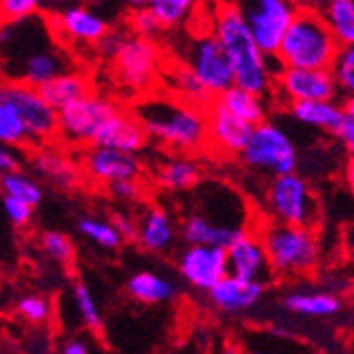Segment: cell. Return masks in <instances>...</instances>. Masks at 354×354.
I'll list each match as a JSON object with an SVG mask.
<instances>
[{
    "instance_id": "d6986e66",
    "label": "cell",
    "mask_w": 354,
    "mask_h": 354,
    "mask_svg": "<svg viewBox=\"0 0 354 354\" xmlns=\"http://www.w3.org/2000/svg\"><path fill=\"white\" fill-rule=\"evenodd\" d=\"M147 142L149 136L140 121L130 113L119 111L102 125V130L98 132L91 147H109L130 155H138L147 147Z\"/></svg>"
},
{
    "instance_id": "8d00e7d4",
    "label": "cell",
    "mask_w": 354,
    "mask_h": 354,
    "mask_svg": "<svg viewBox=\"0 0 354 354\" xmlns=\"http://www.w3.org/2000/svg\"><path fill=\"white\" fill-rule=\"evenodd\" d=\"M331 73L335 77L339 93H344L346 98H354V45L339 49Z\"/></svg>"
},
{
    "instance_id": "cb8c5ba5",
    "label": "cell",
    "mask_w": 354,
    "mask_h": 354,
    "mask_svg": "<svg viewBox=\"0 0 354 354\" xmlns=\"http://www.w3.org/2000/svg\"><path fill=\"white\" fill-rule=\"evenodd\" d=\"M127 295L145 306L168 304L178 295V286L174 280L155 274V272H136L127 278Z\"/></svg>"
},
{
    "instance_id": "e0dca14e",
    "label": "cell",
    "mask_w": 354,
    "mask_h": 354,
    "mask_svg": "<svg viewBox=\"0 0 354 354\" xmlns=\"http://www.w3.org/2000/svg\"><path fill=\"white\" fill-rule=\"evenodd\" d=\"M266 295V282L242 280L238 276L223 278L208 293L210 304L223 314H244L261 304Z\"/></svg>"
},
{
    "instance_id": "603a6c76",
    "label": "cell",
    "mask_w": 354,
    "mask_h": 354,
    "mask_svg": "<svg viewBox=\"0 0 354 354\" xmlns=\"http://www.w3.org/2000/svg\"><path fill=\"white\" fill-rule=\"evenodd\" d=\"M155 180L166 191L183 193V191H191L200 187L202 170L196 159H191L189 155H174L157 166Z\"/></svg>"
},
{
    "instance_id": "ffe728a7",
    "label": "cell",
    "mask_w": 354,
    "mask_h": 354,
    "mask_svg": "<svg viewBox=\"0 0 354 354\" xmlns=\"http://www.w3.org/2000/svg\"><path fill=\"white\" fill-rule=\"evenodd\" d=\"M178 230L174 216L159 206H151L142 212L138 218V244L153 254H164L168 252L176 242Z\"/></svg>"
},
{
    "instance_id": "d590c367",
    "label": "cell",
    "mask_w": 354,
    "mask_h": 354,
    "mask_svg": "<svg viewBox=\"0 0 354 354\" xmlns=\"http://www.w3.org/2000/svg\"><path fill=\"white\" fill-rule=\"evenodd\" d=\"M28 138H30L28 130L24 121L19 119V115L15 113V109L0 100V145L17 147L26 142Z\"/></svg>"
},
{
    "instance_id": "74e56055",
    "label": "cell",
    "mask_w": 354,
    "mask_h": 354,
    "mask_svg": "<svg viewBox=\"0 0 354 354\" xmlns=\"http://www.w3.org/2000/svg\"><path fill=\"white\" fill-rule=\"evenodd\" d=\"M43 250L57 263H71L75 259V242L62 232H45L41 238Z\"/></svg>"
},
{
    "instance_id": "5b68a950",
    "label": "cell",
    "mask_w": 354,
    "mask_h": 354,
    "mask_svg": "<svg viewBox=\"0 0 354 354\" xmlns=\"http://www.w3.org/2000/svg\"><path fill=\"white\" fill-rule=\"evenodd\" d=\"M261 240L268 250L270 270L276 274H306L320 261V240L310 227H288L272 223Z\"/></svg>"
},
{
    "instance_id": "30bf717a",
    "label": "cell",
    "mask_w": 354,
    "mask_h": 354,
    "mask_svg": "<svg viewBox=\"0 0 354 354\" xmlns=\"http://www.w3.org/2000/svg\"><path fill=\"white\" fill-rule=\"evenodd\" d=\"M0 100L15 109L32 140H47L57 134L59 113L43 98L37 87L24 83L0 85Z\"/></svg>"
},
{
    "instance_id": "ba28073f",
    "label": "cell",
    "mask_w": 354,
    "mask_h": 354,
    "mask_svg": "<svg viewBox=\"0 0 354 354\" xmlns=\"http://www.w3.org/2000/svg\"><path fill=\"white\" fill-rule=\"evenodd\" d=\"M242 9L257 47L270 59H276L299 5L288 3V0H257V3L242 5Z\"/></svg>"
},
{
    "instance_id": "44dd1931",
    "label": "cell",
    "mask_w": 354,
    "mask_h": 354,
    "mask_svg": "<svg viewBox=\"0 0 354 354\" xmlns=\"http://www.w3.org/2000/svg\"><path fill=\"white\" fill-rule=\"evenodd\" d=\"M57 28L62 35L77 43H100L109 32L106 19L87 7H66L62 9L55 17Z\"/></svg>"
},
{
    "instance_id": "ee69618b",
    "label": "cell",
    "mask_w": 354,
    "mask_h": 354,
    "mask_svg": "<svg viewBox=\"0 0 354 354\" xmlns=\"http://www.w3.org/2000/svg\"><path fill=\"white\" fill-rule=\"evenodd\" d=\"M113 225H115V230L119 232L123 242L138 240V221L134 216L125 214V212H117L113 218Z\"/></svg>"
},
{
    "instance_id": "9a60e30c",
    "label": "cell",
    "mask_w": 354,
    "mask_h": 354,
    "mask_svg": "<svg viewBox=\"0 0 354 354\" xmlns=\"http://www.w3.org/2000/svg\"><path fill=\"white\" fill-rule=\"evenodd\" d=\"M83 170L95 183L111 187L121 180H136L140 176L142 164L138 155H130L109 147H91L85 153Z\"/></svg>"
},
{
    "instance_id": "4fadbf2b",
    "label": "cell",
    "mask_w": 354,
    "mask_h": 354,
    "mask_svg": "<svg viewBox=\"0 0 354 354\" xmlns=\"http://www.w3.org/2000/svg\"><path fill=\"white\" fill-rule=\"evenodd\" d=\"M178 274L191 288L210 293L230 276L227 250L218 246H187L178 254Z\"/></svg>"
},
{
    "instance_id": "c3c4849f",
    "label": "cell",
    "mask_w": 354,
    "mask_h": 354,
    "mask_svg": "<svg viewBox=\"0 0 354 354\" xmlns=\"http://www.w3.org/2000/svg\"><path fill=\"white\" fill-rule=\"evenodd\" d=\"M59 354H89V348L83 339H68Z\"/></svg>"
},
{
    "instance_id": "681fc988",
    "label": "cell",
    "mask_w": 354,
    "mask_h": 354,
    "mask_svg": "<svg viewBox=\"0 0 354 354\" xmlns=\"http://www.w3.org/2000/svg\"><path fill=\"white\" fill-rule=\"evenodd\" d=\"M344 183L354 193V155H348V159L344 162Z\"/></svg>"
},
{
    "instance_id": "836d02e7",
    "label": "cell",
    "mask_w": 354,
    "mask_h": 354,
    "mask_svg": "<svg viewBox=\"0 0 354 354\" xmlns=\"http://www.w3.org/2000/svg\"><path fill=\"white\" fill-rule=\"evenodd\" d=\"M79 232L83 234V238H87L89 242H93L95 246H100L104 250H117L123 242L119 232L115 230V225L104 218H93V216L81 218Z\"/></svg>"
},
{
    "instance_id": "f1b7e54d",
    "label": "cell",
    "mask_w": 354,
    "mask_h": 354,
    "mask_svg": "<svg viewBox=\"0 0 354 354\" xmlns=\"http://www.w3.org/2000/svg\"><path fill=\"white\" fill-rule=\"evenodd\" d=\"M216 102L232 113L234 117L242 119L248 125H261L263 121H268V102L261 95H254L242 87H232L225 93H221Z\"/></svg>"
},
{
    "instance_id": "7402d4cb",
    "label": "cell",
    "mask_w": 354,
    "mask_h": 354,
    "mask_svg": "<svg viewBox=\"0 0 354 354\" xmlns=\"http://www.w3.org/2000/svg\"><path fill=\"white\" fill-rule=\"evenodd\" d=\"M244 227H225L206 218L202 212L189 214L180 225V236L187 246H218L227 250L240 236H244Z\"/></svg>"
},
{
    "instance_id": "f5cc1de1",
    "label": "cell",
    "mask_w": 354,
    "mask_h": 354,
    "mask_svg": "<svg viewBox=\"0 0 354 354\" xmlns=\"http://www.w3.org/2000/svg\"><path fill=\"white\" fill-rule=\"evenodd\" d=\"M0 24H3V13H0Z\"/></svg>"
},
{
    "instance_id": "1f68e13d",
    "label": "cell",
    "mask_w": 354,
    "mask_h": 354,
    "mask_svg": "<svg viewBox=\"0 0 354 354\" xmlns=\"http://www.w3.org/2000/svg\"><path fill=\"white\" fill-rule=\"evenodd\" d=\"M0 191H3L5 198L21 200V202L30 204L32 208H37L43 200L41 185L35 178H30L21 172H9V174L0 176Z\"/></svg>"
},
{
    "instance_id": "ab89813d",
    "label": "cell",
    "mask_w": 354,
    "mask_h": 354,
    "mask_svg": "<svg viewBox=\"0 0 354 354\" xmlns=\"http://www.w3.org/2000/svg\"><path fill=\"white\" fill-rule=\"evenodd\" d=\"M39 9L41 3H37V0H0V13H3V19H7L9 24L32 19Z\"/></svg>"
},
{
    "instance_id": "f35d334b",
    "label": "cell",
    "mask_w": 354,
    "mask_h": 354,
    "mask_svg": "<svg viewBox=\"0 0 354 354\" xmlns=\"http://www.w3.org/2000/svg\"><path fill=\"white\" fill-rule=\"evenodd\" d=\"M130 28H132V32H134V37L149 39V41H153V39L159 35V32L164 30L162 26H159V21L155 19V15L149 11V5H147V3L132 5Z\"/></svg>"
},
{
    "instance_id": "bcb514c9",
    "label": "cell",
    "mask_w": 354,
    "mask_h": 354,
    "mask_svg": "<svg viewBox=\"0 0 354 354\" xmlns=\"http://www.w3.org/2000/svg\"><path fill=\"white\" fill-rule=\"evenodd\" d=\"M17 166H19V159L13 153V149L7 145H0V176L9 172H17Z\"/></svg>"
},
{
    "instance_id": "8fae6325",
    "label": "cell",
    "mask_w": 354,
    "mask_h": 354,
    "mask_svg": "<svg viewBox=\"0 0 354 354\" xmlns=\"http://www.w3.org/2000/svg\"><path fill=\"white\" fill-rule=\"evenodd\" d=\"M121 109L98 93H89L79 102L59 111V130L57 134L71 145H93L102 125L117 115Z\"/></svg>"
},
{
    "instance_id": "f546056e",
    "label": "cell",
    "mask_w": 354,
    "mask_h": 354,
    "mask_svg": "<svg viewBox=\"0 0 354 354\" xmlns=\"http://www.w3.org/2000/svg\"><path fill=\"white\" fill-rule=\"evenodd\" d=\"M282 304L288 312L314 318L333 316L342 310L339 297L329 291H293L282 299Z\"/></svg>"
},
{
    "instance_id": "d4e9b609",
    "label": "cell",
    "mask_w": 354,
    "mask_h": 354,
    "mask_svg": "<svg viewBox=\"0 0 354 354\" xmlns=\"http://www.w3.org/2000/svg\"><path fill=\"white\" fill-rule=\"evenodd\" d=\"M166 85L174 93L176 100H180L185 104H191L196 109L208 111L216 102L214 95L200 83V79L191 73V68L187 66V64H176V66L168 68Z\"/></svg>"
},
{
    "instance_id": "6da1fadb",
    "label": "cell",
    "mask_w": 354,
    "mask_h": 354,
    "mask_svg": "<svg viewBox=\"0 0 354 354\" xmlns=\"http://www.w3.org/2000/svg\"><path fill=\"white\" fill-rule=\"evenodd\" d=\"M0 55L9 77L37 89L68 73L66 55L35 19L0 28Z\"/></svg>"
},
{
    "instance_id": "f907efd6",
    "label": "cell",
    "mask_w": 354,
    "mask_h": 354,
    "mask_svg": "<svg viewBox=\"0 0 354 354\" xmlns=\"http://www.w3.org/2000/svg\"><path fill=\"white\" fill-rule=\"evenodd\" d=\"M344 113L350 121H354V98H346L344 102Z\"/></svg>"
},
{
    "instance_id": "e575fe53",
    "label": "cell",
    "mask_w": 354,
    "mask_h": 354,
    "mask_svg": "<svg viewBox=\"0 0 354 354\" xmlns=\"http://www.w3.org/2000/svg\"><path fill=\"white\" fill-rule=\"evenodd\" d=\"M73 301L79 314V320L91 331H100L102 329V314L95 301L93 293L89 291V286L85 282H77L73 288Z\"/></svg>"
},
{
    "instance_id": "ac0fdd59",
    "label": "cell",
    "mask_w": 354,
    "mask_h": 354,
    "mask_svg": "<svg viewBox=\"0 0 354 354\" xmlns=\"http://www.w3.org/2000/svg\"><path fill=\"white\" fill-rule=\"evenodd\" d=\"M227 259H230V274L242 280L263 282L266 274L270 272V259L261 236H254L248 232L227 248Z\"/></svg>"
},
{
    "instance_id": "2e32d148",
    "label": "cell",
    "mask_w": 354,
    "mask_h": 354,
    "mask_svg": "<svg viewBox=\"0 0 354 354\" xmlns=\"http://www.w3.org/2000/svg\"><path fill=\"white\" fill-rule=\"evenodd\" d=\"M206 115H208V145H212L214 151L223 155L240 157L252 136V125L227 113L218 102H214L206 111Z\"/></svg>"
},
{
    "instance_id": "83f0119b",
    "label": "cell",
    "mask_w": 354,
    "mask_h": 354,
    "mask_svg": "<svg viewBox=\"0 0 354 354\" xmlns=\"http://www.w3.org/2000/svg\"><path fill=\"white\" fill-rule=\"evenodd\" d=\"M41 95L43 98L59 113L64 111L66 106L79 102L81 98H85V95H89V81L85 75L81 73H64L59 77H55L53 81H49L47 85H43L41 89Z\"/></svg>"
},
{
    "instance_id": "d6a6232c",
    "label": "cell",
    "mask_w": 354,
    "mask_h": 354,
    "mask_svg": "<svg viewBox=\"0 0 354 354\" xmlns=\"http://www.w3.org/2000/svg\"><path fill=\"white\" fill-rule=\"evenodd\" d=\"M147 5L162 28L183 26L185 21L191 19L193 11L198 9V5L191 3V0H151Z\"/></svg>"
},
{
    "instance_id": "3957f363",
    "label": "cell",
    "mask_w": 354,
    "mask_h": 354,
    "mask_svg": "<svg viewBox=\"0 0 354 354\" xmlns=\"http://www.w3.org/2000/svg\"><path fill=\"white\" fill-rule=\"evenodd\" d=\"M212 35L225 47L234 64L236 87L266 98L276 87V75L280 66L270 64V57L257 47L242 5H218L212 21Z\"/></svg>"
},
{
    "instance_id": "8992f818",
    "label": "cell",
    "mask_w": 354,
    "mask_h": 354,
    "mask_svg": "<svg viewBox=\"0 0 354 354\" xmlns=\"http://www.w3.org/2000/svg\"><path fill=\"white\" fill-rule=\"evenodd\" d=\"M240 159L248 170L268 174L272 178L293 174L299 164L293 138L274 121H263L261 125L252 127V136Z\"/></svg>"
},
{
    "instance_id": "9c48e42d",
    "label": "cell",
    "mask_w": 354,
    "mask_h": 354,
    "mask_svg": "<svg viewBox=\"0 0 354 354\" xmlns=\"http://www.w3.org/2000/svg\"><path fill=\"white\" fill-rule=\"evenodd\" d=\"M187 66L214 98H218V95L227 89L236 87L234 64L212 32L210 35L198 37L191 43L187 51Z\"/></svg>"
},
{
    "instance_id": "7c38bea8",
    "label": "cell",
    "mask_w": 354,
    "mask_h": 354,
    "mask_svg": "<svg viewBox=\"0 0 354 354\" xmlns=\"http://www.w3.org/2000/svg\"><path fill=\"white\" fill-rule=\"evenodd\" d=\"M115 71L121 83L132 89H147L162 66V51L155 41L140 37H125L115 55Z\"/></svg>"
},
{
    "instance_id": "4dcf8cb0",
    "label": "cell",
    "mask_w": 354,
    "mask_h": 354,
    "mask_svg": "<svg viewBox=\"0 0 354 354\" xmlns=\"http://www.w3.org/2000/svg\"><path fill=\"white\" fill-rule=\"evenodd\" d=\"M339 47L354 45V0H331L318 7Z\"/></svg>"
},
{
    "instance_id": "b9f144b4",
    "label": "cell",
    "mask_w": 354,
    "mask_h": 354,
    "mask_svg": "<svg viewBox=\"0 0 354 354\" xmlns=\"http://www.w3.org/2000/svg\"><path fill=\"white\" fill-rule=\"evenodd\" d=\"M3 208H5L7 218L15 225V227H24V225H28L32 221V210H35L30 204L15 200V198H3Z\"/></svg>"
},
{
    "instance_id": "484cf974",
    "label": "cell",
    "mask_w": 354,
    "mask_h": 354,
    "mask_svg": "<svg viewBox=\"0 0 354 354\" xmlns=\"http://www.w3.org/2000/svg\"><path fill=\"white\" fill-rule=\"evenodd\" d=\"M291 111V117L304 125L316 127V130H323L329 134H337L339 127L346 121V113H344V104H339L337 100L331 102H297L288 106Z\"/></svg>"
},
{
    "instance_id": "7dc6e473",
    "label": "cell",
    "mask_w": 354,
    "mask_h": 354,
    "mask_svg": "<svg viewBox=\"0 0 354 354\" xmlns=\"http://www.w3.org/2000/svg\"><path fill=\"white\" fill-rule=\"evenodd\" d=\"M335 136H337V140L342 142V147L348 151V155H354V121H350V119L346 117L344 125L339 127V132H337Z\"/></svg>"
},
{
    "instance_id": "7bdbcfd3",
    "label": "cell",
    "mask_w": 354,
    "mask_h": 354,
    "mask_svg": "<svg viewBox=\"0 0 354 354\" xmlns=\"http://www.w3.org/2000/svg\"><path fill=\"white\" fill-rule=\"evenodd\" d=\"M109 193L117 200V202H125V204H132L138 202L142 196V189L138 185V180H121L109 187Z\"/></svg>"
},
{
    "instance_id": "816d5d0a",
    "label": "cell",
    "mask_w": 354,
    "mask_h": 354,
    "mask_svg": "<svg viewBox=\"0 0 354 354\" xmlns=\"http://www.w3.org/2000/svg\"><path fill=\"white\" fill-rule=\"evenodd\" d=\"M225 354H254V352H246V350H242L238 346H227V348H225Z\"/></svg>"
},
{
    "instance_id": "60d3db41",
    "label": "cell",
    "mask_w": 354,
    "mask_h": 354,
    "mask_svg": "<svg viewBox=\"0 0 354 354\" xmlns=\"http://www.w3.org/2000/svg\"><path fill=\"white\" fill-rule=\"evenodd\" d=\"M17 312L30 323H45L51 316V304L41 295H26L17 301Z\"/></svg>"
},
{
    "instance_id": "277c9868",
    "label": "cell",
    "mask_w": 354,
    "mask_h": 354,
    "mask_svg": "<svg viewBox=\"0 0 354 354\" xmlns=\"http://www.w3.org/2000/svg\"><path fill=\"white\" fill-rule=\"evenodd\" d=\"M339 49L342 47L333 39L320 11L314 7H299L291 28L286 30L276 64L280 68L331 71Z\"/></svg>"
},
{
    "instance_id": "4316f807",
    "label": "cell",
    "mask_w": 354,
    "mask_h": 354,
    "mask_svg": "<svg viewBox=\"0 0 354 354\" xmlns=\"http://www.w3.org/2000/svg\"><path fill=\"white\" fill-rule=\"evenodd\" d=\"M32 166L37 174L59 189H73L81 180V170L77 164L59 151H39L32 159Z\"/></svg>"
},
{
    "instance_id": "5bb4252c",
    "label": "cell",
    "mask_w": 354,
    "mask_h": 354,
    "mask_svg": "<svg viewBox=\"0 0 354 354\" xmlns=\"http://www.w3.org/2000/svg\"><path fill=\"white\" fill-rule=\"evenodd\" d=\"M276 89L291 104L331 102L339 93L331 71H304V68H280L276 75Z\"/></svg>"
},
{
    "instance_id": "52a82bcc",
    "label": "cell",
    "mask_w": 354,
    "mask_h": 354,
    "mask_svg": "<svg viewBox=\"0 0 354 354\" xmlns=\"http://www.w3.org/2000/svg\"><path fill=\"white\" fill-rule=\"evenodd\" d=\"M266 206L278 225L312 230L318 221V200L310 183L297 172L270 180L266 189Z\"/></svg>"
},
{
    "instance_id": "f6af8a7d",
    "label": "cell",
    "mask_w": 354,
    "mask_h": 354,
    "mask_svg": "<svg viewBox=\"0 0 354 354\" xmlns=\"http://www.w3.org/2000/svg\"><path fill=\"white\" fill-rule=\"evenodd\" d=\"M123 41H125V37L117 35V32H109V35L98 43V49H100V53H102V55H106V57L115 59V55L119 53V49H121Z\"/></svg>"
},
{
    "instance_id": "7a4b0ae2",
    "label": "cell",
    "mask_w": 354,
    "mask_h": 354,
    "mask_svg": "<svg viewBox=\"0 0 354 354\" xmlns=\"http://www.w3.org/2000/svg\"><path fill=\"white\" fill-rule=\"evenodd\" d=\"M134 117L140 121L149 140L176 155H191L208 147V115L185 104L174 95H147Z\"/></svg>"
}]
</instances>
